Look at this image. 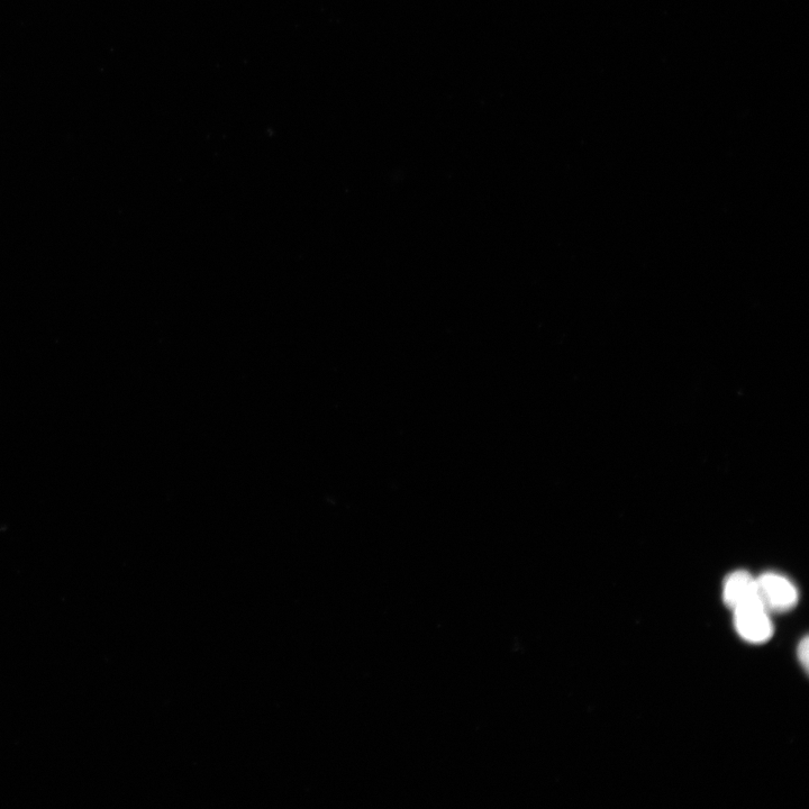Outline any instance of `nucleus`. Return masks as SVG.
I'll use <instances>...</instances> for the list:
<instances>
[{
	"mask_svg": "<svg viewBox=\"0 0 809 809\" xmlns=\"http://www.w3.org/2000/svg\"><path fill=\"white\" fill-rule=\"evenodd\" d=\"M734 624L741 638L753 644L765 643L774 634L769 613L759 604L736 609Z\"/></svg>",
	"mask_w": 809,
	"mask_h": 809,
	"instance_id": "2",
	"label": "nucleus"
},
{
	"mask_svg": "<svg viewBox=\"0 0 809 809\" xmlns=\"http://www.w3.org/2000/svg\"><path fill=\"white\" fill-rule=\"evenodd\" d=\"M798 657L801 660L803 667L807 670L808 668V639L805 638L801 644H799L798 648Z\"/></svg>",
	"mask_w": 809,
	"mask_h": 809,
	"instance_id": "4",
	"label": "nucleus"
},
{
	"mask_svg": "<svg viewBox=\"0 0 809 809\" xmlns=\"http://www.w3.org/2000/svg\"><path fill=\"white\" fill-rule=\"evenodd\" d=\"M723 598L733 612L745 606L760 605L756 578L745 571L734 572L725 581Z\"/></svg>",
	"mask_w": 809,
	"mask_h": 809,
	"instance_id": "3",
	"label": "nucleus"
},
{
	"mask_svg": "<svg viewBox=\"0 0 809 809\" xmlns=\"http://www.w3.org/2000/svg\"><path fill=\"white\" fill-rule=\"evenodd\" d=\"M756 581L759 603L768 613L787 612L797 604V589L787 578L765 574Z\"/></svg>",
	"mask_w": 809,
	"mask_h": 809,
	"instance_id": "1",
	"label": "nucleus"
}]
</instances>
